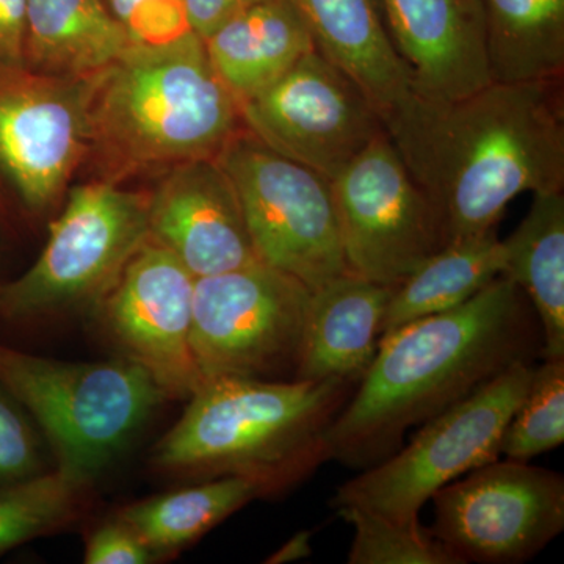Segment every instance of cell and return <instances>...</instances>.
I'll return each mask as SVG.
<instances>
[{
	"instance_id": "cell-1",
	"label": "cell",
	"mask_w": 564,
	"mask_h": 564,
	"mask_svg": "<svg viewBox=\"0 0 564 564\" xmlns=\"http://www.w3.org/2000/svg\"><path fill=\"white\" fill-rule=\"evenodd\" d=\"M448 243L496 229L525 192H563V77L491 82L452 101L411 93L383 118Z\"/></svg>"
},
{
	"instance_id": "cell-2",
	"label": "cell",
	"mask_w": 564,
	"mask_h": 564,
	"mask_svg": "<svg viewBox=\"0 0 564 564\" xmlns=\"http://www.w3.org/2000/svg\"><path fill=\"white\" fill-rule=\"evenodd\" d=\"M532 304L510 278L469 302L383 334L377 355L328 430L329 459L367 469L404 433L462 402L516 364L541 358Z\"/></svg>"
},
{
	"instance_id": "cell-3",
	"label": "cell",
	"mask_w": 564,
	"mask_h": 564,
	"mask_svg": "<svg viewBox=\"0 0 564 564\" xmlns=\"http://www.w3.org/2000/svg\"><path fill=\"white\" fill-rule=\"evenodd\" d=\"M88 128L87 162L99 180L121 184L217 159L245 126L204 40L192 32L163 46H131L88 77Z\"/></svg>"
},
{
	"instance_id": "cell-4",
	"label": "cell",
	"mask_w": 564,
	"mask_h": 564,
	"mask_svg": "<svg viewBox=\"0 0 564 564\" xmlns=\"http://www.w3.org/2000/svg\"><path fill=\"white\" fill-rule=\"evenodd\" d=\"M356 386L337 378L206 380L155 445L152 464L174 477H245L269 496L284 492L329 459V426Z\"/></svg>"
},
{
	"instance_id": "cell-5",
	"label": "cell",
	"mask_w": 564,
	"mask_h": 564,
	"mask_svg": "<svg viewBox=\"0 0 564 564\" xmlns=\"http://www.w3.org/2000/svg\"><path fill=\"white\" fill-rule=\"evenodd\" d=\"M0 383L39 425L55 469L93 481L169 399L129 359L70 362L0 344Z\"/></svg>"
},
{
	"instance_id": "cell-6",
	"label": "cell",
	"mask_w": 564,
	"mask_h": 564,
	"mask_svg": "<svg viewBox=\"0 0 564 564\" xmlns=\"http://www.w3.org/2000/svg\"><path fill=\"white\" fill-rule=\"evenodd\" d=\"M150 239V192L110 181L69 188L40 258L0 289V317L41 321L93 310Z\"/></svg>"
},
{
	"instance_id": "cell-7",
	"label": "cell",
	"mask_w": 564,
	"mask_h": 564,
	"mask_svg": "<svg viewBox=\"0 0 564 564\" xmlns=\"http://www.w3.org/2000/svg\"><path fill=\"white\" fill-rule=\"evenodd\" d=\"M536 364H516L462 402L422 423L406 447L337 489L334 507H359L400 522L419 521L434 494L496 462L508 423L524 399Z\"/></svg>"
},
{
	"instance_id": "cell-8",
	"label": "cell",
	"mask_w": 564,
	"mask_h": 564,
	"mask_svg": "<svg viewBox=\"0 0 564 564\" xmlns=\"http://www.w3.org/2000/svg\"><path fill=\"white\" fill-rule=\"evenodd\" d=\"M311 289L262 262L196 278L192 350L204 381L295 380Z\"/></svg>"
},
{
	"instance_id": "cell-9",
	"label": "cell",
	"mask_w": 564,
	"mask_h": 564,
	"mask_svg": "<svg viewBox=\"0 0 564 564\" xmlns=\"http://www.w3.org/2000/svg\"><path fill=\"white\" fill-rule=\"evenodd\" d=\"M242 204L259 261L314 291L347 273L332 181L237 133L217 158Z\"/></svg>"
},
{
	"instance_id": "cell-10",
	"label": "cell",
	"mask_w": 564,
	"mask_h": 564,
	"mask_svg": "<svg viewBox=\"0 0 564 564\" xmlns=\"http://www.w3.org/2000/svg\"><path fill=\"white\" fill-rule=\"evenodd\" d=\"M348 272L395 288L448 245L440 210L388 132L332 180Z\"/></svg>"
},
{
	"instance_id": "cell-11",
	"label": "cell",
	"mask_w": 564,
	"mask_h": 564,
	"mask_svg": "<svg viewBox=\"0 0 564 564\" xmlns=\"http://www.w3.org/2000/svg\"><path fill=\"white\" fill-rule=\"evenodd\" d=\"M432 500L430 533L463 563H524L564 529L563 475L529 462L484 464Z\"/></svg>"
},
{
	"instance_id": "cell-12",
	"label": "cell",
	"mask_w": 564,
	"mask_h": 564,
	"mask_svg": "<svg viewBox=\"0 0 564 564\" xmlns=\"http://www.w3.org/2000/svg\"><path fill=\"white\" fill-rule=\"evenodd\" d=\"M240 113L265 147L329 181L386 131L362 88L318 47L245 101Z\"/></svg>"
},
{
	"instance_id": "cell-13",
	"label": "cell",
	"mask_w": 564,
	"mask_h": 564,
	"mask_svg": "<svg viewBox=\"0 0 564 564\" xmlns=\"http://www.w3.org/2000/svg\"><path fill=\"white\" fill-rule=\"evenodd\" d=\"M90 148L87 79L0 66V176L22 206L61 210Z\"/></svg>"
},
{
	"instance_id": "cell-14",
	"label": "cell",
	"mask_w": 564,
	"mask_h": 564,
	"mask_svg": "<svg viewBox=\"0 0 564 564\" xmlns=\"http://www.w3.org/2000/svg\"><path fill=\"white\" fill-rule=\"evenodd\" d=\"M195 280L150 237L91 310L121 358L147 370L169 399L188 400L204 383L192 350Z\"/></svg>"
},
{
	"instance_id": "cell-15",
	"label": "cell",
	"mask_w": 564,
	"mask_h": 564,
	"mask_svg": "<svg viewBox=\"0 0 564 564\" xmlns=\"http://www.w3.org/2000/svg\"><path fill=\"white\" fill-rule=\"evenodd\" d=\"M150 237L195 278L259 261L242 204L217 159L182 163L150 192Z\"/></svg>"
},
{
	"instance_id": "cell-16",
	"label": "cell",
	"mask_w": 564,
	"mask_h": 564,
	"mask_svg": "<svg viewBox=\"0 0 564 564\" xmlns=\"http://www.w3.org/2000/svg\"><path fill=\"white\" fill-rule=\"evenodd\" d=\"M380 7L415 93L452 101L491 84L480 0H380Z\"/></svg>"
},
{
	"instance_id": "cell-17",
	"label": "cell",
	"mask_w": 564,
	"mask_h": 564,
	"mask_svg": "<svg viewBox=\"0 0 564 564\" xmlns=\"http://www.w3.org/2000/svg\"><path fill=\"white\" fill-rule=\"evenodd\" d=\"M392 292L350 272L311 291L295 380L359 383L377 355Z\"/></svg>"
},
{
	"instance_id": "cell-18",
	"label": "cell",
	"mask_w": 564,
	"mask_h": 564,
	"mask_svg": "<svg viewBox=\"0 0 564 564\" xmlns=\"http://www.w3.org/2000/svg\"><path fill=\"white\" fill-rule=\"evenodd\" d=\"M223 84L239 106L317 50L295 0H259L204 40Z\"/></svg>"
},
{
	"instance_id": "cell-19",
	"label": "cell",
	"mask_w": 564,
	"mask_h": 564,
	"mask_svg": "<svg viewBox=\"0 0 564 564\" xmlns=\"http://www.w3.org/2000/svg\"><path fill=\"white\" fill-rule=\"evenodd\" d=\"M315 44L351 77L384 118L414 91L386 31L380 0H295Z\"/></svg>"
},
{
	"instance_id": "cell-20",
	"label": "cell",
	"mask_w": 564,
	"mask_h": 564,
	"mask_svg": "<svg viewBox=\"0 0 564 564\" xmlns=\"http://www.w3.org/2000/svg\"><path fill=\"white\" fill-rule=\"evenodd\" d=\"M131 46L106 0H28L24 66L33 73L87 79Z\"/></svg>"
},
{
	"instance_id": "cell-21",
	"label": "cell",
	"mask_w": 564,
	"mask_h": 564,
	"mask_svg": "<svg viewBox=\"0 0 564 564\" xmlns=\"http://www.w3.org/2000/svg\"><path fill=\"white\" fill-rule=\"evenodd\" d=\"M503 248V274L521 289L540 322L541 358H564L563 192L533 193L524 220Z\"/></svg>"
},
{
	"instance_id": "cell-22",
	"label": "cell",
	"mask_w": 564,
	"mask_h": 564,
	"mask_svg": "<svg viewBox=\"0 0 564 564\" xmlns=\"http://www.w3.org/2000/svg\"><path fill=\"white\" fill-rule=\"evenodd\" d=\"M503 272V240L497 237L496 229L445 245L393 288L383 334L462 306Z\"/></svg>"
},
{
	"instance_id": "cell-23",
	"label": "cell",
	"mask_w": 564,
	"mask_h": 564,
	"mask_svg": "<svg viewBox=\"0 0 564 564\" xmlns=\"http://www.w3.org/2000/svg\"><path fill=\"white\" fill-rule=\"evenodd\" d=\"M259 497H269V492L251 478H210L128 505L115 516L131 527L152 554L166 558Z\"/></svg>"
},
{
	"instance_id": "cell-24",
	"label": "cell",
	"mask_w": 564,
	"mask_h": 564,
	"mask_svg": "<svg viewBox=\"0 0 564 564\" xmlns=\"http://www.w3.org/2000/svg\"><path fill=\"white\" fill-rule=\"evenodd\" d=\"M492 82L560 79L564 0H480Z\"/></svg>"
},
{
	"instance_id": "cell-25",
	"label": "cell",
	"mask_w": 564,
	"mask_h": 564,
	"mask_svg": "<svg viewBox=\"0 0 564 564\" xmlns=\"http://www.w3.org/2000/svg\"><path fill=\"white\" fill-rule=\"evenodd\" d=\"M90 488L58 469L0 485V555L79 521Z\"/></svg>"
},
{
	"instance_id": "cell-26",
	"label": "cell",
	"mask_w": 564,
	"mask_h": 564,
	"mask_svg": "<svg viewBox=\"0 0 564 564\" xmlns=\"http://www.w3.org/2000/svg\"><path fill=\"white\" fill-rule=\"evenodd\" d=\"M337 511L355 532L348 564H464L421 521L400 522L359 507Z\"/></svg>"
},
{
	"instance_id": "cell-27",
	"label": "cell",
	"mask_w": 564,
	"mask_h": 564,
	"mask_svg": "<svg viewBox=\"0 0 564 564\" xmlns=\"http://www.w3.org/2000/svg\"><path fill=\"white\" fill-rule=\"evenodd\" d=\"M564 441V358L534 366L524 399L505 430L500 455L518 462L560 447Z\"/></svg>"
},
{
	"instance_id": "cell-28",
	"label": "cell",
	"mask_w": 564,
	"mask_h": 564,
	"mask_svg": "<svg viewBox=\"0 0 564 564\" xmlns=\"http://www.w3.org/2000/svg\"><path fill=\"white\" fill-rule=\"evenodd\" d=\"M43 441L31 414L0 383V485L47 473Z\"/></svg>"
},
{
	"instance_id": "cell-29",
	"label": "cell",
	"mask_w": 564,
	"mask_h": 564,
	"mask_svg": "<svg viewBox=\"0 0 564 564\" xmlns=\"http://www.w3.org/2000/svg\"><path fill=\"white\" fill-rule=\"evenodd\" d=\"M132 46H163L192 33L185 0H106Z\"/></svg>"
},
{
	"instance_id": "cell-30",
	"label": "cell",
	"mask_w": 564,
	"mask_h": 564,
	"mask_svg": "<svg viewBox=\"0 0 564 564\" xmlns=\"http://www.w3.org/2000/svg\"><path fill=\"white\" fill-rule=\"evenodd\" d=\"M155 560L158 556L117 516L96 527L85 545L87 564H150Z\"/></svg>"
},
{
	"instance_id": "cell-31",
	"label": "cell",
	"mask_w": 564,
	"mask_h": 564,
	"mask_svg": "<svg viewBox=\"0 0 564 564\" xmlns=\"http://www.w3.org/2000/svg\"><path fill=\"white\" fill-rule=\"evenodd\" d=\"M28 0H0V66H24Z\"/></svg>"
},
{
	"instance_id": "cell-32",
	"label": "cell",
	"mask_w": 564,
	"mask_h": 564,
	"mask_svg": "<svg viewBox=\"0 0 564 564\" xmlns=\"http://www.w3.org/2000/svg\"><path fill=\"white\" fill-rule=\"evenodd\" d=\"M259 0H185L192 31L206 40L212 32Z\"/></svg>"
},
{
	"instance_id": "cell-33",
	"label": "cell",
	"mask_w": 564,
	"mask_h": 564,
	"mask_svg": "<svg viewBox=\"0 0 564 564\" xmlns=\"http://www.w3.org/2000/svg\"><path fill=\"white\" fill-rule=\"evenodd\" d=\"M313 554V547H311V533L300 532L295 536H292L288 543L282 544L274 554L270 555L265 560V563L270 564H284L296 562V560L307 558Z\"/></svg>"
}]
</instances>
